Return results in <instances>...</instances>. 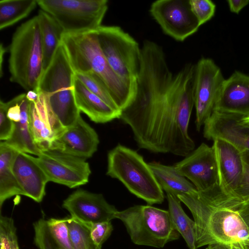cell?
Here are the masks:
<instances>
[{"label": "cell", "instance_id": "17", "mask_svg": "<svg viewBox=\"0 0 249 249\" xmlns=\"http://www.w3.org/2000/svg\"><path fill=\"white\" fill-rule=\"evenodd\" d=\"M219 185L222 191L230 198L236 199L235 192L239 187L243 171L242 152L231 144L219 139L213 140Z\"/></svg>", "mask_w": 249, "mask_h": 249}, {"label": "cell", "instance_id": "18", "mask_svg": "<svg viewBox=\"0 0 249 249\" xmlns=\"http://www.w3.org/2000/svg\"><path fill=\"white\" fill-rule=\"evenodd\" d=\"M36 102H30L29 120L34 141L41 151L50 149L53 142L65 129L51 110L42 92Z\"/></svg>", "mask_w": 249, "mask_h": 249}, {"label": "cell", "instance_id": "27", "mask_svg": "<svg viewBox=\"0 0 249 249\" xmlns=\"http://www.w3.org/2000/svg\"><path fill=\"white\" fill-rule=\"evenodd\" d=\"M37 5V0H0V29L12 26L27 17Z\"/></svg>", "mask_w": 249, "mask_h": 249}, {"label": "cell", "instance_id": "41", "mask_svg": "<svg viewBox=\"0 0 249 249\" xmlns=\"http://www.w3.org/2000/svg\"><path fill=\"white\" fill-rule=\"evenodd\" d=\"M0 77H1L2 76V74H3L2 68L3 58V56L4 55V53L6 50L5 48L3 47L2 43H1V44H0Z\"/></svg>", "mask_w": 249, "mask_h": 249}, {"label": "cell", "instance_id": "26", "mask_svg": "<svg viewBox=\"0 0 249 249\" xmlns=\"http://www.w3.org/2000/svg\"><path fill=\"white\" fill-rule=\"evenodd\" d=\"M168 212L173 226L181 234L189 249H197L195 221L183 211L178 196L166 194Z\"/></svg>", "mask_w": 249, "mask_h": 249}, {"label": "cell", "instance_id": "32", "mask_svg": "<svg viewBox=\"0 0 249 249\" xmlns=\"http://www.w3.org/2000/svg\"><path fill=\"white\" fill-rule=\"evenodd\" d=\"M191 10L200 25L210 20L214 15L216 6L210 0H189Z\"/></svg>", "mask_w": 249, "mask_h": 249}, {"label": "cell", "instance_id": "30", "mask_svg": "<svg viewBox=\"0 0 249 249\" xmlns=\"http://www.w3.org/2000/svg\"><path fill=\"white\" fill-rule=\"evenodd\" d=\"M46 221L49 232L58 249H73L66 218H51Z\"/></svg>", "mask_w": 249, "mask_h": 249}, {"label": "cell", "instance_id": "16", "mask_svg": "<svg viewBox=\"0 0 249 249\" xmlns=\"http://www.w3.org/2000/svg\"><path fill=\"white\" fill-rule=\"evenodd\" d=\"M99 143L95 130L80 116L72 125L65 128L56 137L50 149L86 160L97 151Z\"/></svg>", "mask_w": 249, "mask_h": 249}, {"label": "cell", "instance_id": "43", "mask_svg": "<svg viewBox=\"0 0 249 249\" xmlns=\"http://www.w3.org/2000/svg\"><path fill=\"white\" fill-rule=\"evenodd\" d=\"M242 122L243 124L249 125V117H244L242 120Z\"/></svg>", "mask_w": 249, "mask_h": 249}, {"label": "cell", "instance_id": "34", "mask_svg": "<svg viewBox=\"0 0 249 249\" xmlns=\"http://www.w3.org/2000/svg\"><path fill=\"white\" fill-rule=\"evenodd\" d=\"M243 171L239 187L235 192L237 199L243 203L249 200V150L242 152Z\"/></svg>", "mask_w": 249, "mask_h": 249}, {"label": "cell", "instance_id": "31", "mask_svg": "<svg viewBox=\"0 0 249 249\" xmlns=\"http://www.w3.org/2000/svg\"><path fill=\"white\" fill-rule=\"evenodd\" d=\"M0 249H19L16 228L12 218L0 217Z\"/></svg>", "mask_w": 249, "mask_h": 249}, {"label": "cell", "instance_id": "19", "mask_svg": "<svg viewBox=\"0 0 249 249\" xmlns=\"http://www.w3.org/2000/svg\"><path fill=\"white\" fill-rule=\"evenodd\" d=\"M12 167L23 196L40 202L45 195L46 185L49 181L36 157L17 151Z\"/></svg>", "mask_w": 249, "mask_h": 249}, {"label": "cell", "instance_id": "22", "mask_svg": "<svg viewBox=\"0 0 249 249\" xmlns=\"http://www.w3.org/2000/svg\"><path fill=\"white\" fill-rule=\"evenodd\" d=\"M19 95L18 103L21 108L20 121L15 123V128L11 138L5 142L18 151L38 156L41 151L36 144L32 135L29 120L30 102L26 93Z\"/></svg>", "mask_w": 249, "mask_h": 249}, {"label": "cell", "instance_id": "28", "mask_svg": "<svg viewBox=\"0 0 249 249\" xmlns=\"http://www.w3.org/2000/svg\"><path fill=\"white\" fill-rule=\"evenodd\" d=\"M75 77L91 92L103 100L115 110L121 112L108 89L102 80L92 72H75Z\"/></svg>", "mask_w": 249, "mask_h": 249}, {"label": "cell", "instance_id": "9", "mask_svg": "<svg viewBox=\"0 0 249 249\" xmlns=\"http://www.w3.org/2000/svg\"><path fill=\"white\" fill-rule=\"evenodd\" d=\"M107 0H37L41 10L50 15L65 34L96 31L108 9Z\"/></svg>", "mask_w": 249, "mask_h": 249}, {"label": "cell", "instance_id": "29", "mask_svg": "<svg viewBox=\"0 0 249 249\" xmlns=\"http://www.w3.org/2000/svg\"><path fill=\"white\" fill-rule=\"evenodd\" d=\"M66 219L73 249H98L91 238L89 226L71 216Z\"/></svg>", "mask_w": 249, "mask_h": 249}, {"label": "cell", "instance_id": "3", "mask_svg": "<svg viewBox=\"0 0 249 249\" xmlns=\"http://www.w3.org/2000/svg\"><path fill=\"white\" fill-rule=\"evenodd\" d=\"M9 51L10 81L27 91L37 92L44 73L42 45L37 16L17 29Z\"/></svg>", "mask_w": 249, "mask_h": 249}, {"label": "cell", "instance_id": "15", "mask_svg": "<svg viewBox=\"0 0 249 249\" xmlns=\"http://www.w3.org/2000/svg\"><path fill=\"white\" fill-rule=\"evenodd\" d=\"M243 116L213 111L204 125L203 136L231 144L241 152L249 150V125L242 123Z\"/></svg>", "mask_w": 249, "mask_h": 249}, {"label": "cell", "instance_id": "23", "mask_svg": "<svg viewBox=\"0 0 249 249\" xmlns=\"http://www.w3.org/2000/svg\"><path fill=\"white\" fill-rule=\"evenodd\" d=\"M16 149L5 142H0V207L7 199L16 195H23L13 170V162Z\"/></svg>", "mask_w": 249, "mask_h": 249}, {"label": "cell", "instance_id": "33", "mask_svg": "<svg viewBox=\"0 0 249 249\" xmlns=\"http://www.w3.org/2000/svg\"><path fill=\"white\" fill-rule=\"evenodd\" d=\"M34 242L39 249H58L52 238L47 225V221L40 218L34 224Z\"/></svg>", "mask_w": 249, "mask_h": 249}, {"label": "cell", "instance_id": "39", "mask_svg": "<svg viewBox=\"0 0 249 249\" xmlns=\"http://www.w3.org/2000/svg\"><path fill=\"white\" fill-rule=\"evenodd\" d=\"M26 97L30 102H36L39 98V93L33 90L27 91L26 93Z\"/></svg>", "mask_w": 249, "mask_h": 249}, {"label": "cell", "instance_id": "44", "mask_svg": "<svg viewBox=\"0 0 249 249\" xmlns=\"http://www.w3.org/2000/svg\"><path fill=\"white\" fill-rule=\"evenodd\" d=\"M242 243L243 244L246 249H249V238Z\"/></svg>", "mask_w": 249, "mask_h": 249}, {"label": "cell", "instance_id": "2", "mask_svg": "<svg viewBox=\"0 0 249 249\" xmlns=\"http://www.w3.org/2000/svg\"><path fill=\"white\" fill-rule=\"evenodd\" d=\"M96 31L64 34L62 43L74 71L92 72L98 76L122 111L132 101L136 91L110 67L100 49Z\"/></svg>", "mask_w": 249, "mask_h": 249}, {"label": "cell", "instance_id": "11", "mask_svg": "<svg viewBox=\"0 0 249 249\" xmlns=\"http://www.w3.org/2000/svg\"><path fill=\"white\" fill-rule=\"evenodd\" d=\"M225 80L219 67L210 58H202L195 65L193 91L197 131L213 113Z\"/></svg>", "mask_w": 249, "mask_h": 249}, {"label": "cell", "instance_id": "5", "mask_svg": "<svg viewBox=\"0 0 249 249\" xmlns=\"http://www.w3.org/2000/svg\"><path fill=\"white\" fill-rule=\"evenodd\" d=\"M107 175L118 179L130 193L149 205L164 200L163 191L148 163L134 150L118 144L110 150Z\"/></svg>", "mask_w": 249, "mask_h": 249}, {"label": "cell", "instance_id": "21", "mask_svg": "<svg viewBox=\"0 0 249 249\" xmlns=\"http://www.w3.org/2000/svg\"><path fill=\"white\" fill-rule=\"evenodd\" d=\"M74 96L79 110L95 123H106L120 119L121 112L108 106L98 96L89 91L75 76Z\"/></svg>", "mask_w": 249, "mask_h": 249}, {"label": "cell", "instance_id": "24", "mask_svg": "<svg viewBox=\"0 0 249 249\" xmlns=\"http://www.w3.org/2000/svg\"><path fill=\"white\" fill-rule=\"evenodd\" d=\"M148 164L160 186L166 194L178 196L197 190L192 183L177 171L174 165H166L156 161Z\"/></svg>", "mask_w": 249, "mask_h": 249}, {"label": "cell", "instance_id": "35", "mask_svg": "<svg viewBox=\"0 0 249 249\" xmlns=\"http://www.w3.org/2000/svg\"><path fill=\"white\" fill-rule=\"evenodd\" d=\"M89 229L93 243L98 249H101L103 243L110 235L113 226L110 221H106L93 224Z\"/></svg>", "mask_w": 249, "mask_h": 249}, {"label": "cell", "instance_id": "40", "mask_svg": "<svg viewBox=\"0 0 249 249\" xmlns=\"http://www.w3.org/2000/svg\"><path fill=\"white\" fill-rule=\"evenodd\" d=\"M205 249H231L230 245L222 244H215L208 246Z\"/></svg>", "mask_w": 249, "mask_h": 249}, {"label": "cell", "instance_id": "38", "mask_svg": "<svg viewBox=\"0 0 249 249\" xmlns=\"http://www.w3.org/2000/svg\"><path fill=\"white\" fill-rule=\"evenodd\" d=\"M237 212L249 228V200L244 202Z\"/></svg>", "mask_w": 249, "mask_h": 249}, {"label": "cell", "instance_id": "4", "mask_svg": "<svg viewBox=\"0 0 249 249\" xmlns=\"http://www.w3.org/2000/svg\"><path fill=\"white\" fill-rule=\"evenodd\" d=\"M74 71L61 42L44 71L37 92L45 95L53 113L65 128L72 125L80 115L74 96Z\"/></svg>", "mask_w": 249, "mask_h": 249}, {"label": "cell", "instance_id": "42", "mask_svg": "<svg viewBox=\"0 0 249 249\" xmlns=\"http://www.w3.org/2000/svg\"><path fill=\"white\" fill-rule=\"evenodd\" d=\"M231 249H246L244 245L242 243H234L230 245Z\"/></svg>", "mask_w": 249, "mask_h": 249}, {"label": "cell", "instance_id": "12", "mask_svg": "<svg viewBox=\"0 0 249 249\" xmlns=\"http://www.w3.org/2000/svg\"><path fill=\"white\" fill-rule=\"evenodd\" d=\"M36 159L48 181L70 188L84 185L89 181L91 171L85 159L56 150L48 149L41 151Z\"/></svg>", "mask_w": 249, "mask_h": 249}, {"label": "cell", "instance_id": "36", "mask_svg": "<svg viewBox=\"0 0 249 249\" xmlns=\"http://www.w3.org/2000/svg\"><path fill=\"white\" fill-rule=\"evenodd\" d=\"M7 102L0 101V140L6 141L12 137L15 128V123L7 115Z\"/></svg>", "mask_w": 249, "mask_h": 249}, {"label": "cell", "instance_id": "1", "mask_svg": "<svg viewBox=\"0 0 249 249\" xmlns=\"http://www.w3.org/2000/svg\"><path fill=\"white\" fill-rule=\"evenodd\" d=\"M194 68L187 64L173 74L164 55L142 56L134 97L120 118L130 127L139 148L182 157L194 150L188 133Z\"/></svg>", "mask_w": 249, "mask_h": 249}, {"label": "cell", "instance_id": "14", "mask_svg": "<svg viewBox=\"0 0 249 249\" xmlns=\"http://www.w3.org/2000/svg\"><path fill=\"white\" fill-rule=\"evenodd\" d=\"M62 207L71 217L89 226L95 223L111 221L118 212L100 194L78 189L63 202Z\"/></svg>", "mask_w": 249, "mask_h": 249}, {"label": "cell", "instance_id": "6", "mask_svg": "<svg viewBox=\"0 0 249 249\" xmlns=\"http://www.w3.org/2000/svg\"><path fill=\"white\" fill-rule=\"evenodd\" d=\"M174 166L179 174L193 184L200 198L210 207L236 210L239 203L227 196L220 188L213 146L202 143Z\"/></svg>", "mask_w": 249, "mask_h": 249}, {"label": "cell", "instance_id": "7", "mask_svg": "<svg viewBox=\"0 0 249 249\" xmlns=\"http://www.w3.org/2000/svg\"><path fill=\"white\" fill-rule=\"evenodd\" d=\"M115 218L123 222L132 241L138 245L161 248L179 237L168 211L150 205H135L118 211Z\"/></svg>", "mask_w": 249, "mask_h": 249}, {"label": "cell", "instance_id": "25", "mask_svg": "<svg viewBox=\"0 0 249 249\" xmlns=\"http://www.w3.org/2000/svg\"><path fill=\"white\" fill-rule=\"evenodd\" d=\"M37 16L40 28L44 72L50 65L61 43L62 36L65 33L58 22L47 12L40 9Z\"/></svg>", "mask_w": 249, "mask_h": 249}, {"label": "cell", "instance_id": "13", "mask_svg": "<svg viewBox=\"0 0 249 249\" xmlns=\"http://www.w3.org/2000/svg\"><path fill=\"white\" fill-rule=\"evenodd\" d=\"M149 12L163 32L178 41H183L200 27L189 0H157L151 4Z\"/></svg>", "mask_w": 249, "mask_h": 249}, {"label": "cell", "instance_id": "8", "mask_svg": "<svg viewBox=\"0 0 249 249\" xmlns=\"http://www.w3.org/2000/svg\"><path fill=\"white\" fill-rule=\"evenodd\" d=\"M96 33L100 49L111 69L136 91L141 59L139 43L118 26L102 25Z\"/></svg>", "mask_w": 249, "mask_h": 249}, {"label": "cell", "instance_id": "37", "mask_svg": "<svg viewBox=\"0 0 249 249\" xmlns=\"http://www.w3.org/2000/svg\"><path fill=\"white\" fill-rule=\"evenodd\" d=\"M227 2L231 12L238 14L249 3V0H228Z\"/></svg>", "mask_w": 249, "mask_h": 249}, {"label": "cell", "instance_id": "10", "mask_svg": "<svg viewBox=\"0 0 249 249\" xmlns=\"http://www.w3.org/2000/svg\"><path fill=\"white\" fill-rule=\"evenodd\" d=\"M197 248L215 244L231 245L249 238V228L237 211L213 209L203 225L196 231Z\"/></svg>", "mask_w": 249, "mask_h": 249}, {"label": "cell", "instance_id": "20", "mask_svg": "<svg viewBox=\"0 0 249 249\" xmlns=\"http://www.w3.org/2000/svg\"><path fill=\"white\" fill-rule=\"evenodd\" d=\"M213 111L249 117V75L235 71L225 79Z\"/></svg>", "mask_w": 249, "mask_h": 249}]
</instances>
